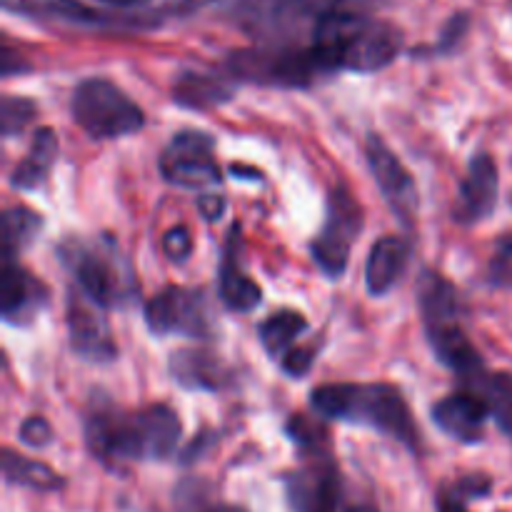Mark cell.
<instances>
[{
    "mask_svg": "<svg viewBox=\"0 0 512 512\" xmlns=\"http://www.w3.org/2000/svg\"><path fill=\"white\" fill-rule=\"evenodd\" d=\"M50 293L30 270L3 258L0 268V313L8 325H30L48 305Z\"/></svg>",
    "mask_w": 512,
    "mask_h": 512,
    "instance_id": "obj_16",
    "label": "cell"
},
{
    "mask_svg": "<svg viewBox=\"0 0 512 512\" xmlns=\"http://www.w3.org/2000/svg\"><path fill=\"white\" fill-rule=\"evenodd\" d=\"M490 418V408L480 395L473 390L465 393L450 395V398L440 400L433 408V420L445 435L460 443H480L485 433V423Z\"/></svg>",
    "mask_w": 512,
    "mask_h": 512,
    "instance_id": "obj_19",
    "label": "cell"
},
{
    "mask_svg": "<svg viewBox=\"0 0 512 512\" xmlns=\"http://www.w3.org/2000/svg\"><path fill=\"white\" fill-rule=\"evenodd\" d=\"M170 373H173L175 383L183 385L185 390H208V393H218L230 378L223 360L205 353V350H178V353H173Z\"/></svg>",
    "mask_w": 512,
    "mask_h": 512,
    "instance_id": "obj_22",
    "label": "cell"
},
{
    "mask_svg": "<svg viewBox=\"0 0 512 512\" xmlns=\"http://www.w3.org/2000/svg\"><path fill=\"white\" fill-rule=\"evenodd\" d=\"M73 120L95 140H115L138 133L145 115L138 103L128 98L115 83L88 78L75 88L70 100Z\"/></svg>",
    "mask_w": 512,
    "mask_h": 512,
    "instance_id": "obj_8",
    "label": "cell"
},
{
    "mask_svg": "<svg viewBox=\"0 0 512 512\" xmlns=\"http://www.w3.org/2000/svg\"><path fill=\"white\" fill-rule=\"evenodd\" d=\"M505 433H508V435H510V438H512V423L508 425V428H505Z\"/></svg>",
    "mask_w": 512,
    "mask_h": 512,
    "instance_id": "obj_40",
    "label": "cell"
},
{
    "mask_svg": "<svg viewBox=\"0 0 512 512\" xmlns=\"http://www.w3.org/2000/svg\"><path fill=\"white\" fill-rule=\"evenodd\" d=\"M203 512H245L243 508H235V505H215V508H208Z\"/></svg>",
    "mask_w": 512,
    "mask_h": 512,
    "instance_id": "obj_38",
    "label": "cell"
},
{
    "mask_svg": "<svg viewBox=\"0 0 512 512\" xmlns=\"http://www.w3.org/2000/svg\"><path fill=\"white\" fill-rule=\"evenodd\" d=\"M68 333L73 353L88 363H110L118 355L105 308L93 303L83 290H73L68 298Z\"/></svg>",
    "mask_w": 512,
    "mask_h": 512,
    "instance_id": "obj_15",
    "label": "cell"
},
{
    "mask_svg": "<svg viewBox=\"0 0 512 512\" xmlns=\"http://www.w3.org/2000/svg\"><path fill=\"white\" fill-rule=\"evenodd\" d=\"M145 323L155 335H185V338H208L213 325L200 290L170 288L145 303Z\"/></svg>",
    "mask_w": 512,
    "mask_h": 512,
    "instance_id": "obj_13",
    "label": "cell"
},
{
    "mask_svg": "<svg viewBox=\"0 0 512 512\" xmlns=\"http://www.w3.org/2000/svg\"><path fill=\"white\" fill-rule=\"evenodd\" d=\"M310 45L330 73H378L388 68L400 53L403 35L388 20H380L363 10L330 13L310 30Z\"/></svg>",
    "mask_w": 512,
    "mask_h": 512,
    "instance_id": "obj_2",
    "label": "cell"
},
{
    "mask_svg": "<svg viewBox=\"0 0 512 512\" xmlns=\"http://www.w3.org/2000/svg\"><path fill=\"white\" fill-rule=\"evenodd\" d=\"M365 158H368L370 173H373L385 203L390 205L395 218L403 220L410 228L415 223V215H418L420 208L415 180L410 178L405 165L395 158V153L385 145V140L380 135H368V140H365Z\"/></svg>",
    "mask_w": 512,
    "mask_h": 512,
    "instance_id": "obj_14",
    "label": "cell"
},
{
    "mask_svg": "<svg viewBox=\"0 0 512 512\" xmlns=\"http://www.w3.org/2000/svg\"><path fill=\"white\" fill-rule=\"evenodd\" d=\"M198 210L203 213L205 220H220V215L225 213V198L218 193H205L198 198Z\"/></svg>",
    "mask_w": 512,
    "mask_h": 512,
    "instance_id": "obj_36",
    "label": "cell"
},
{
    "mask_svg": "<svg viewBox=\"0 0 512 512\" xmlns=\"http://www.w3.org/2000/svg\"><path fill=\"white\" fill-rule=\"evenodd\" d=\"M418 305L430 348L445 368L463 380L483 373L485 363L460 325V295L443 275L425 270L418 283Z\"/></svg>",
    "mask_w": 512,
    "mask_h": 512,
    "instance_id": "obj_5",
    "label": "cell"
},
{
    "mask_svg": "<svg viewBox=\"0 0 512 512\" xmlns=\"http://www.w3.org/2000/svg\"><path fill=\"white\" fill-rule=\"evenodd\" d=\"M18 438L28 448H45L53 440V428H50V423L45 418L33 415V418L23 420V425L18 430Z\"/></svg>",
    "mask_w": 512,
    "mask_h": 512,
    "instance_id": "obj_31",
    "label": "cell"
},
{
    "mask_svg": "<svg viewBox=\"0 0 512 512\" xmlns=\"http://www.w3.org/2000/svg\"><path fill=\"white\" fill-rule=\"evenodd\" d=\"M3 8L38 23L68 25L80 30H145L160 23L148 10L93 8L83 0H3Z\"/></svg>",
    "mask_w": 512,
    "mask_h": 512,
    "instance_id": "obj_9",
    "label": "cell"
},
{
    "mask_svg": "<svg viewBox=\"0 0 512 512\" xmlns=\"http://www.w3.org/2000/svg\"><path fill=\"white\" fill-rule=\"evenodd\" d=\"M363 230V210L345 188H335L328 195L325 223L313 240V260L328 278H340L348 268L350 250Z\"/></svg>",
    "mask_w": 512,
    "mask_h": 512,
    "instance_id": "obj_11",
    "label": "cell"
},
{
    "mask_svg": "<svg viewBox=\"0 0 512 512\" xmlns=\"http://www.w3.org/2000/svg\"><path fill=\"white\" fill-rule=\"evenodd\" d=\"M313 410L325 420L363 425L405 448H418V425L403 393L388 383H328L313 390Z\"/></svg>",
    "mask_w": 512,
    "mask_h": 512,
    "instance_id": "obj_3",
    "label": "cell"
},
{
    "mask_svg": "<svg viewBox=\"0 0 512 512\" xmlns=\"http://www.w3.org/2000/svg\"><path fill=\"white\" fill-rule=\"evenodd\" d=\"M488 280L495 288L512 290V233L495 245L488 263Z\"/></svg>",
    "mask_w": 512,
    "mask_h": 512,
    "instance_id": "obj_30",
    "label": "cell"
},
{
    "mask_svg": "<svg viewBox=\"0 0 512 512\" xmlns=\"http://www.w3.org/2000/svg\"><path fill=\"white\" fill-rule=\"evenodd\" d=\"M213 3H218V0H153V3L148 5V10L155 18L163 20L168 18V15H190L195 13V10Z\"/></svg>",
    "mask_w": 512,
    "mask_h": 512,
    "instance_id": "obj_33",
    "label": "cell"
},
{
    "mask_svg": "<svg viewBox=\"0 0 512 512\" xmlns=\"http://www.w3.org/2000/svg\"><path fill=\"white\" fill-rule=\"evenodd\" d=\"M55 158H58V138H55L53 128L35 130L33 143H30L28 155L18 163V168L10 175V185L15 190H38L40 185L48 180L50 170H53Z\"/></svg>",
    "mask_w": 512,
    "mask_h": 512,
    "instance_id": "obj_23",
    "label": "cell"
},
{
    "mask_svg": "<svg viewBox=\"0 0 512 512\" xmlns=\"http://www.w3.org/2000/svg\"><path fill=\"white\" fill-rule=\"evenodd\" d=\"M3 478L5 483L40 490V493L63 488V478L53 468H48L45 463H38V460L25 458V455L13 453V450H5L3 453Z\"/></svg>",
    "mask_w": 512,
    "mask_h": 512,
    "instance_id": "obj_24",
    "label": "cell"
},
{
    "mask_svg": "<svg viewBox=\"0 0 512 512\" xmlns=\"http://www.w3.org/2000/svg\"><path fill=\"white\" fill-rule=\"evenodd\" d=\"M348 512H378V510L370 508V505H358V508H350Z\"/></svg>",
    "mask_w": 512,
    "mask_h": 512,
    "instance_id": "obj_39",
    "label": "cell"
},
{
    "mask_svg": "<svg viewBox=\"0 0 512 512\" xmlns=\"http://www.w3.org/2000/svg\"><path fill=\"white\" fill-rule=\"evenodd\" d=\"M308 330V320L295 310H280L273 313L268 320H263L258 328L260 343L273 358H283L288 350H293V343Z\"/></svg>",
    "mask_w": 512,
    "mask_h": 512,
    "instance_id": "obj_26",
    "label": "cell"
},
{
    "mask_svg": "<svg viewBox=\"0 0 512 512\" xmlns=\"http://www.w3.org/2000/svg\"><path fill=\"white\" fill-rule=\"evenodd\" d=\"M180 420L168 405H148L135 413L98 408L85 420V443L103 465L158 463L180 443Z\"/></svg>",
    "mask_w": 512,
    "mask_h": 512,
    "instance_id": "obj_1",
    "label": "cell"
},
{
    "mask_svg": "<svg viewBox=\"0 0 512 512\" xmlns=\"http://www.w3.org/2000/svg\"><path fill=\"white\" fill-rule=\"evenodd\" d=\"M240 80L233 78L228 68L210 70V68H193L183 70L175 78L173 98L175 103L190 110H208L215 105L228 103L238 90Z\"/></svg>",
    "mask_w": 512,
    "mask_h": 512,
    "instance_id": "obj_20",
    "label": "cell"
},
{
    "mask_svg": "<svg viewBox=\"0 0 512 512\" xmlns=\"http://www.w3.org/2000/svg\"><path fill=\"white\" fill-rule=\"evenodd\" d=\"M498 165L488 153H478L470 160L468 175L463 178L458 190V205H455V218L463 225L480 223L490 218L498 205Z\"/></svg>",
    "mask_w": 512,
    "mask_h": 512,
    "instance_id": "obj_17",
    "label": "cell"
},
{
    "mask_svg": "<svg viewBox=\"0 0 512 512\" xmlns=\"http://www.w3.org/2000/svg\"><path fill=\"white\" fill-rule=\"evenodd\" d=\"M465 30H468V15L458 13L453 20H450L448 25H445L443 38H440L438 50H450V48H455V45L460 43V38H463V35H465Z\"/></svg>",
    "mask_w": 512,
    "mask_h": 512,
    "instance_id": "obj_35",
    "label": "cell"
},
{
    "mask_svg": "<svg viewBox=\"0 0 512 512\" xmlns=\"http://www.w3.org/2000/svg\"><path fill=\"white\" fill-rule=\"evenodd\" d=\"M40 225H43V218L35 210L23 208V205L5 210L3 238H0V243H3V258L15 260V255L23 253L35 240Z\"/></svg>",
    "mask_w": 512,
    "mask_h": 512,
    "instance_id": "obj_27",
    "label": "cell"
},
{
    "mask_svg": "<svg viewBox=\"0 0 512 512\" xmlns=\"http://www.w3.org/2000/svg\"><path fill=\"white\" fill-rule=\"evenodd\" d=\"M225 68L240 83L270 85V88H310L315 80L328 75L313 45L300 40L258 43L253 48L235 50Z\"/></svg>",
    "mask_w": 512,
    "mask_h": 512,
    "instance_id": "obj_7",
    "label": "cell"
},
{
    "mask_svg": "<svg viewBox=\"0 0 512 512\" xmlns=\"http://www.w3.org/2000/svg\"><path fill=\"white\" fill-rule=\"evenodd\" d=\"M163 253L168 255L173 263H185L193 253V238L185 228H170L163 235Z\"/></svg>",
    "mask_w": 512,
    "mask_h": 512,
    "instance_id": "obj_32",
    "label": "cell"
},
{
    "mask_svg": "<svg viewBox=\"0 0 512 512\" xmlns=\"http://www.w3.org/2000/svg\"><path fill=\"white\" fill-rule=\"evenodd\" d=\"M493 483L485 475H468L460 483H455L453 488L445 490L438 500V512H468L465 503L475 498H485L490 493Z\"/></svg>",
    "mask_w": 512,
    "mask_h": 512,
    "instance_id": "obj_28",
    "label": "cell"
},
{
    "mask_svg": "<svg viewBox=\"0 0 512 512\" xmlns=\"http://www.w3.org/2000/svg\"><path fill=\"white\" fill-rule=\"evenodd\" d=\"M303 465L285 475L293 512H340V473L325 445L303 450Z\"/></svg>",
    "mask_w": 512,
    "mask_h": 512,
    "instance_id": "obj_12",
    "label": "cell"
},
{
    "mask_svg": "<svg viewBox=\"0 0 512 512\" xmlns=\"http://www.w3.org/2000/svg\"><path fill=\"white\" fill-rule=\"evenodd\" d=\"M58 258L73 273L75 285L100 308H125L138 295V283L128 260L110 238H70L58 248Z\"/></svg>",
    "mask_w": 512,
    "mask_h": 512,
    "instance_id": "obj_6",
    "label": "cell"
},
{
    "mask_svg": "<svg viewBox=\"0 0 512 512\" xmlns=\"http://www.w3.org/2000/svg\"><path fill=\"white\" fill-rule=\"evenodd\" d=\"M388 3L390 0H233L228 18L258 43H290L298 40L305 28L310 33L325 15L345 10L373 13Z\"/></svg>",
    "mask_w": 512,
    "mask_h": 512,
    "instance_id": "obj_4",
    "label": "cell"
},
{
    "mask_svg": "<svg viewBox=\"0 0 512 512\" xmlns=\"http://www.w3.org/2000/svg\"><path fill=\"white\" fill-rule=\"evenodd\" d=\"M240 248H243L240 225H233L223 245V260H220L218 268V293L228 310L250 313L263 303V290L240 268Z\"/></svg>",
    "mask_w": 512,
    "mask_h": 512,
    "instance_id": "obj_18",
    "label": "cell"
},
{
    "mask_svg": "<svg viewBox=\"0 0 512 512\" xmlns=\"http://www.w3.org/2000/svg\"><path fill=\"white\" fill-rule=\"evenodd\" d=\"M35 118V103L18 95H3V115H0V128L5 138H15L23 133Z\"/></svg>",
    "mask_w": 512,
    "mask_h": 512,
    "instance_id": "obj_29",
    "label": "cell"
},
{
    "mask_svg": "<svg viewBox=\"0 0 512 512\" xmlns=\"http://www.w3.org/2000/svg\"><path fill=\"white\" fill-rule=\"evenodd\" d=\"M160 175L183 190H208L223 183L215 140L200 130H180L160 155Z\"/></svg>",
    "mask_w": 512,
    "mask_h": 512,
    "instance_id": "obj_10",
    "label": "cell"
},
{
    "mask_svg": "<svg viewBox=\"0 0 512 512\" xmlns=\"http://www.w3.org/2000/svg\"><path fill=\"white\" fill-rule=\"evenodd\" d=\"M313 350L310 348H293L283 355V370L290 378H303L313 365Z\"/></svg>",
    "mask_w": 512,
    "mask_h": 512,
    "instance_id": "obj_34",
    "label": "cell"
},
{
    "mask_svg": "<svg viewBox=\"0 0 512 512\" xmlns=\"http://www.w3.org/2000/svg\"><path fill=\"white\" fill-rule=\"evenodd\" d=\"M468 390L485 400L490 408V415L500 423V428H508L512 423V375L510 373H483L473 375L465 380Z\"/></svg>",
    "mask_w": 512,
    "mask_h": 512,
    "instance_id": "obj_25",
    "label": "cell"
},
{
    "mask_svg": "<svg viewBox=\"0 0 512 512\" xmlns=\"http://www.w3.org/2000/svg\"><path fill=\"white\" fill-rule=\"evenodd\" d=\"M410 263V243L400 235H388L373 245L365 263V285L370 295H388L400 278L405 275Z\"/></svg>",
    "mask_w": 512,
    "mask_h": 512,
    "instance_id": "obj_21",
    "label": "cell"
},
{
    "mask_svg": "<svg viewBox=\"0 0 512 512\" xmlns=\"http://www.w3.org/2000/svg\"><path fill=\"white\" fill-rule=\"evenodd\" d=\"M100 3L108 5V8L113 10H148V5L153 3V0H100Z\"/></svg>",
    "mask_w": 512,
    "mask_h": 512,
    "instance_id": "obj_37",
    "label": "cell"
}]
</instances>
